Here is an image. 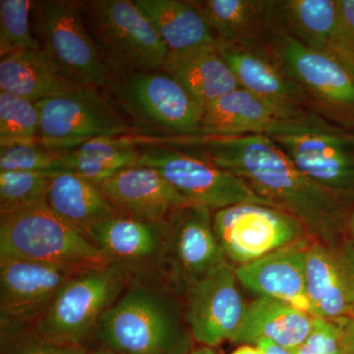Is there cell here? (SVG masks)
Segmentation results:
<instances>
[{"label":"cell","mask_w":354,"mask_h":354,"mask_svg":"<svg viewBox=\"0 0 354 354\" xmlns=\"http://www.w3.org/2000/svg\"><path fill=\"white\" fill-rule=\"evenodd\" d=\"M276 30L307 48L335 57L339 0H274Z\"/></svg>","instance_id":"obj_23"},{"label":"cell","mask_w":354,"mask_h":354,"mask_svg":"<svg viewBox=\"0 0 354 354\" xmlns=\"http://www.w3.org/2000/svg\"><path fill=\"white\" fill-rule=\"evenodd\" d=\"M339 321L317 318L308 339L299 348L293 351L295 354H339Z\"/></svg>","instance_id":"obj_35"},{"label":"cell","mask_w":354,"mask_h":354,"mask_svg":"<svg viewBox=\"0 0 354 354\" xmlns=\"http://www.w3.org/2000/svg\"><path fill=\"white\" fill-rule=\"evenodd\" d=\"M35 1L1 0L0 1V55L22 51L41 50L39 39L31 25Z\"/></svg>","instance_id":"obj_30"},{"label":"cell","mask_w":354,"mask_h":354,"mask_svg":"<svg viewBox=\"0 0 354 354\" xmlns=\"http://www.w3.org/2000/svg\"><path fill=\"white\" fill-rule=\"evenodd\" d=\"M83 270L36 261L0 259V335L32 327L60 288Z\"/></svg>","instance_id":"obj_14"},{"label":"cell","mask_w":354,"mask_h":354,"mask_svg":"<svg viewBox=\"0 0 354 354\" xmlns=\"http://www.w3.org/2000/svg\"><path fill=\"white\" fill-rule=\"evenodd\" d=\"M80 8L111 77L162 70L169 50L134 0H83Z\"/></svg>","instance_id":"obj_5"},{"label":"cell","mask_w":354,"mask_h":354,"mask_svg":"<svg viewBox=\"0 0 354 354\" xmlns=\"http://www.w3.org/2000/svg\"><path fill=\"white\" fill-rule=\"evenodd\" d=\"M255 346L262 351L263 354H295L291 349L283 348L267 339H260L256 342Z\"/></svg>","instance_id":"obj_38"},{"label":"cell","mask_w":354,"mask_h":354,"mask_svg":"<svg viewBox=\"0 0 354 354\" xmlns=\"http://www.w3.org/2000/svg\"><path fill=\"white\" fill-rule=\"evenodd\" d=\"M315 317L267 297L247 304L245 317L234 344L255 346L262 339L295 351L306 342L314 328Z\"/></svg>","instance_id":"obj_24"},{"label":"cell","mask_w":354,"mask_h":354,"mask_svg":"<svg viewBox=\"0 0 354 354\" xmlns=\"http://www.w3.org/2000/svg\"><path fill=\"white\" fill-rule=\"evenodd\" d=\"M0 259L88 269L109 266L104 254L46 201L0 216Z\"/></svg>","instance_id":"obj_6"},{"label":"cell","mask_w":354,"mask_h":354,"mask_svg":"<svg viewBox=\"0 0 354 354\" xmlns=\"http://www.w3.org/2000/svg\"><path fill=\"white\" fill-rule=\"evenodd\" d=\"M95 348L120 354H188L193 337L183 301L162 283L130 281L102 315Z\"/></svg>","instance_id":"obj_2"},{"label":"cell","mask_w":354,"mask_h":354,"mask_svg":"<svg viewBox=\"0 0 354 354\" xmlns=\"http://www.w3.org/2000/svg\"><path fill=\"white\" fill-rule=\"evenodd\" d=\"M67 171L62 153L44 148L38 142L0 146V172Z\"/></svg>","instance_id":"obj_33"},{"label":"cell","mask_w":354,"mask_h":354,"mask_svg":"<svg viewBox=\"0 0 354 354\" xmlns=\"http://www.w3.org/2000/svg\"><path fill=\"white\" fill-rule=\"evenodd\" d=\"M100 187L120 215L158 225L190 205L160 172L144 165L125 169Z\"/></svg>","instance_id":"obj_20"},{"label":"cell","mask_w":354,"mask_h":354,"mask_svg":"<svg viewBox=\"0 0 354 354\" xmlns=\"http://www.w3.org/2000/svg\"><path fill=\"white\" fill-rule=\"evenodd\" d=\"M239 285L234 266L227 263L184 295L186 324L200 346L215 348L223 342H234L247 308Z\"/></svg>","instance_id":"obj_15"},{"label":"cell","mask_w":354,"mask_h":354,"mask_svg":"<svg viewBox=\"0 0 354 354\" xmlns=\"http://www.w3.org/2000/svg\"><path fill=\"white\" fill-rule=\"evenodd\" d=\"M211 209L186 205L164 223L162 283L183 299L228 261L216 237Z\"/></svg>","instance_id":"obj_12"},{"label":"cell","mask_w":354,"mask_h":354,"mask_svg":"<svg viewBox=\"0 0 354 354\" xmlns=\"http://www.w3.org/2000/svg\"><path fill=\"white\" fill-rule=\"evenodd\" d=\"M278 118L281 114L268 102L239 88L205 106L199 135H266Z\"/></svg>","instance_id":"obj_25"},{"label":"cell","mask_w":354,"mask_h":354,"mask_svg":"<svg viewBox=\"0 0 354 354\" xmlns=\"http://www.w3.org/2000/svg\"><path fill=\"white\" fill-rule=\"evenodd\" d=\"M346 232H348V239H351L354 245V206L351 208V213H349Z\"/></svg>","instance_id":"obj_40"},{"label":"cell","mask_w":354,"mask_h":354,"mask_svg":"<svg viewBox=\"0 0 354 354\" xmlns=\"http://www.w3.org/2000/svg\"><path fill=\"white\" fill-rule=\"evenodd\" d=\"M62 156L67 171L101 185L121 171L137 167L140 149L134 135H123L91 140Z\"/></svg>","instance_id":"obj_29"},{"label":"cell","mask_w":354,"mask_h":354,"mask_svg":"<svg viewBox=\"0 0 354 354\" xmlns=\"http://www.w3.org/2000/svg\"><path fill=\"white\" fill-rule=\"evenodd\" d=\"M134 137L140 149L138 165L160 172L190 205L212 212L244 203L274 207L239 177L209 160L174 147Z\"/></svg>","instance_id":"obj_11"},{"label":"cell","mask_w":354,"mask_h":354,"mask_svg":"<svg viewBox=\"0 0 354 354\" xmlns=\"http://www.w3.org/2000/svg\"><path fill=\"white\" fill-rule=\"evenodd\" d=\"M267 44L306 95L310 109L354 131V73L337 58L276 30Z\"/></svg>","instance_id":"obj_9"},{"label":"cell","mask_w":354,"mask_h":354,"mask_svg":"<svg viewBox=\"0 0 354 354\" xmlns=\"http://www.w3.org/2000/svg\"><path fill=\"white\" fill-rule=\"evenodd\" d=\"M129 283L109 265L83 270L60 288L32 328L50 341L90 348L102 315Z\"/></svg>","instance_id":"obj_7"},{"label":"cell","mask_w":354,"mask_h":354,"mask_svg":"<svg viewBox=\"0 0 354 354\" xmlns=\"http://www.w3.org/2000/svg\"><path fill=\"white\" fill-rule=\"evenodd\" d=\"M213 221L221 249L234 267L250 264L283 247L310 239L293 216L266 205H234L214 212Z\"/></svg>","instance_id":"obj_13"},{"label":"cell","mask_w":354,"mask_h":354,"mask_svg":"<svg viewBox=\"0 0 354 354\" xmlns=\"http://www.w3.org/2000/svg\"><path fill=\"white\" fill-rule=\"evenodd\" d=\"M153 142L194 153L232 172L274 208L299 221L312 241L330 242L348 236L351 207L310 179L267 135H198Z\"/></svg>","instance_id":"obj_1"},{"label":"cell","mask_w":354,"mask_h":354,"mask_svg":"<svg viewBox=\"0 0 354 354\" xmlns=\"http://www.w3.org/2000/svg\"><path fill=\"white\" fill-rule=\"evenodd\" d=\"M339 353L354 354V315L339 321Z\"/></svg>","instance_id":"obj_37"},{"label":"cell","mask_w":354,"mask_h":354,"mask_svg":"<svg viewBox=\"0 0 354 354\" xmlns=\"http://www.w3.org/2000/svg\"><path fill=\"white\" fill-rule=\"evenodd\" d=\"M216 46L239 88L268 102L281 118L311 111L301 88L286 72L267 41H216Z\"/></svg>","instance_id":"obj_17"},{"label":"cell","mask_w":354,"mask_h":354,"mask_svg":"<svg viewBox=\"0 0 354 354\" xmlns=\"http://www.w3.org/2000/svg\"><path fill=\"white\" fill-rule=\"evenodd\" d=\"M90 348L50 341L32 327L0 335V354H88Z\"/></svg>","instance_id":"obj_34"},{"label":"cell","mask_w":354,"mask_h":354,"mask_svg":"<svg viewBox=\"0 0 354 354\" xmlns=\"http://www.w3.org/2000/svg\"><path fill=\"white\" fill-rule=\"evenodd\" d=\"M202 14L215 41H267L276 31L274 0H190Z\"/></svg>","instance_id":"obj_21"},{"label":"cell","mask_w":354,"mask_h":354,"mask_svg":"<svg viewBox=\"0 0 354 354\" xmlns=\"http://www.w3.org/2000/svg\"><path fill=\"white\" fill-rule=\"evenodd\" d=\"M84 86L66 80L43 50L22 51L0 60V91L38 102Z\"/></svg>","instance_id":"obj_26"},{"label":"cell","mask_w":354,"mask_h":354,"mask_svg":"<svg viewBox=\"0 0 354 354\" xmlns=\"http://www.w3.org/2000/svg\"><path fill=\"white\" fill-rule=\"evenodd\" d=\"M162 71L174 77L204 108L239 88L216 43L169 53Z\"/></svg>","instance_id":"obj_22"},{"label":"cell","mask_w":354,"mask_h":354,"mask_svg":"<svg viewBox=\"0 0 354 354\" xmlns=\"http://www.w3.org/2000/svg\"><path fill=\"white\" fill-rule=\"evenodd\" d=\"M339 29L335 58L354 73V0H339Z\"/></svg>","instance_id":"obj_36"},{"label":"cell","mask_w":354,"mask_h":354,"mask_svg":"<svg viewBox=\"0 0 354 354\" xmlns=\"http://www.w3.org/2000/svg\"><path fill=\"white\" fill-rule=\"evenodd\" d=\"M88 354H120V353H113V351H106V349L94 348H90V351H88Z\"/></svg>","instance_id":"obj_42"},{"label":"cell","mask_w":354,"mask_h":354,"mask_svg":"<svg viewBox=\"0 0 354 354\" xmlns=\"http://www.w3.org/2000/svg\"><path fill=\"white\" fill-rule=\"evenodd\" d=\"M169 53H178L215 44L206 21L191 1L181 0H134Z\"/></svg>","instance_id":"obj_28"},{"label":"cell","mask_w":354,"mask_h":354,"mask_svg":"<svg viewBox=\"0 0 354 354\" xmlns=\"http://www.w3.org/2000/svg\"><path fill=\"white\" fill-rule=\"evenodd\" d=\"M306 283L312 315L330 321L354 315V245L348 236L310 242Z\"/></svg>","instance_id":"obj_18"},{"label":"cell","mask_w":354,"mask_h":354,"mask_svg":"<svg viewBox=\"0 0 354 354\" xmlns=\"http://www.w3.org/2000/svg\"><path fill=\"white\" fill-rule=\"evenodd\" d=\"M311 241L304 239L250 264L234 267L239 283L259 297L271 298L312 315L306 283V250Z\"/></svg>","instance_id":"obj_19"},{"label":"cell","mask_w":354,"mask_h":354,"mask_svg":"<svg viewBox=\"0 0 354 354\" xmlns=\"http://www.w3.org/2000/svg\"><path fill=\"white\" fill-rule=\"evenodd\" d=\"M44 201L85 236L95 223L120 215L100 185L72 171L58 172L53 177Z\"/></svg>","instance_id":"obj_27"},{"label":"cell","mask_w":354,"mask_h":354,"mask_svg":"<svg viewBox=\"0 0 354 354\" xmlns=\"http://www.w3.org/2000/svg\"><path fill=\"white\" fill-rule=\"evenodd\" d=\"M230 354H263L256 346H239V348Z\"/></svg>","instance_id":"obj_39"},{"label":"cell","mask_w":354,"mask_h":354,"mask_svg":"<svg viewBox=\"0 0 354 354\" xmlns=\"http://www.w3.org/2000/svg\"><path fill=\"white\" fill-rule=\"evenodd\" d=\"M36 102L0 91V146L38 142Z\"/></svg>","instance_id":"obj_32"},{"label":"cell","mask_w":354,"mask_h":354,"mask_svg":"<svg viewBox=\"0 0 354 354\" xmlns=\"http://www.w3.org/2000/svg\"><path fill=\"white\" fill-rule=\"evenodd\" d=\"M32 12L41 50L60 75L84 87H108L111 73L88 35L80 1H35Z\"/></svg>","instance_id":"obj_8"},{"label":"cell","mask_w":354,"mask_h":354,"mask_svg":"<svg viewBox=\"0 0 354 354\" xmlns=\"http://www.w3.org/2000/svg\"><path fill=\"white\" fill-rule=\"evenodd\" d=\"M104 92L137 136L174 138L200 134L204 106L162 70L111 77Z\"/></svg>","instance_id":"obj_4"},{"label":"cell","mask_w":354,"mask_h":354,"mask_svg":"<svg viewBox=\"0 0 354 354\" xmlns=\"http://www.w3.org/2000/svg\"><path fill=\"white\" fill-rule=\"evenodd\" d=\"M267 136L310 179L335 198L354 206V131L313 111L278 118Z\"/></svg>","instance_id":"obj_3"},{"label":"cell","mask_w":354,"mask_h":354,"mask_svg":"<svg viewBox=\"0 0 354 354\" xmlns=\"http://www.w3.org/2000/svg\"><path fill=\"white\" fill-rule=\"evenodd\" d=\"M39 113L38 143L62 153L102 137L135 135L102 88L79 87L36 102Z\"/></svg>","instance_id":"obj_10"},{"label":"cell","mask_w":354,"mask_h":354,"mask_svg":"<svg viewBox=\"0 0 354 354\" xmlns=\"http://www.w3.org/2000/svg\"><path fill=\"white\" fill-rule=\"evenodd\" d=\"M188 354H216L214 348H207V346H199L197 348H193V351Z\"/></svg>","instance_id":"obj_41"},{"label":"cell","mask_w":354,"mask_h":354,"mask_svg":"<svg viewBox=\"0 0 354 354\" xmlns=\"http://www.w3.org/2000/svg\"><path fill=\"white\" fill-rule=\"evenodd\" d=\"M88 241L129 281L162 283L164 223L116 215L88 228ZM165 286V285H164Z\"/></svg>","instance_id":"obj_16"},{"label":"cell","mask_w":354,"mask_h":354,"mask_svg":"<svg viewBox=\"0 0 354 354\" xmlns=\"http://www.w3.org/2000/svg\"><path fill=\"white\" fill-rule=\"evenodd\" d=\"M58 172H0V216L15 213L46 200Z\"/></svg>","instance_id":"obj_31"}]
</instances>
